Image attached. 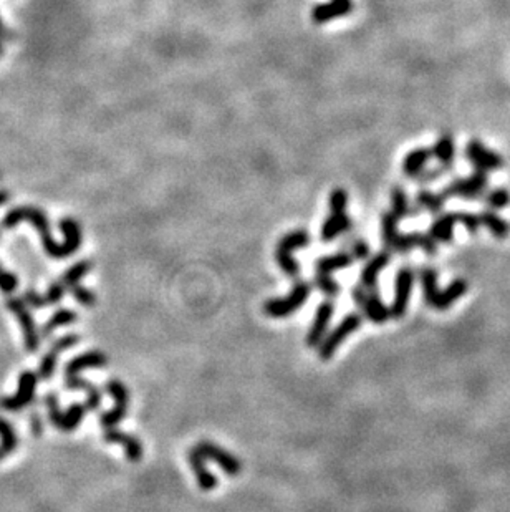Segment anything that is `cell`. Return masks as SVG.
I'll return each instance as SVG.
<instances>
[{"mask_svg":"<svg viewBox=\"0 0 510 512\" xmlns=\"http://www.w3.org/2000/svg\"><path fill=\"white\" fill-rule=\"evenodd\" d=\"M30 222L35 227L40 235V241L43 244V249L53 259H65L70 257L80 249L81 244V229L80 224L73 217H65L60 222V229L65 235V241L59 244L52 237L50 222H48L47 214L42 209L35 206H19L15 209L9 211L6 217L2 219L3 229H12L20 222Z\"/></svg>","mask_w":510,"mask_h":512,"instance_id":"cell-1","label":"cell"},{"mask_svg":"<svg viewBox=\"0 0 510 512\" xmlns=\"http://www.w3.org/2000/svg\"><path fill=\"white\" fill-rule=\"evenodd\" d=\"M310 244V234L307 231L299 229V231H292V233L285 234L284 237L280 239L279 244H277L275 249V259L277 264L288 277L295 279L297 275L300 274V266L295 259L292 257V252L297 249H301V247L308 246Z\"/></svg>","mask_w":510,"mask_h":512,"instance_id":"cell-2","label":"cell"},{"mask_svg":"<svg viewBox=\"0 0 510 512\" xmlns=\"http://www.w3.org/2000/svg\"><path fill=\"white\" fill-rule=\"evenodd\" d=\"M361 323H363V317L360 314H357V312L346 315L332 332L326 333L325 339L321 340V343L317 347L318 359L323 361L332 360L338 348L341 347V343H343V341L348 339L352 333L357 332L358 328L361 327Z\"/></svg>","mask_w":510,"mask_h":512,"instance_id":"cell-3","label":"cell"},{"mask_svg":"<svg viewBox=\"0 0 510 512\" xmlns=\"http://www.w3.org/2000/svg\"><path fill=\"white\" fill-rule=\"evenodd\" d=\"M310 292H312V286L308 282H297L287 297L267 300L264 303V314L272 319H287L307 302Z\"/></svg>","mask_w":510,"mask_h":512,"instance_id":"cell-4","label":"cell"},{"mask_svg":"<svg viewBox=\"0 0 510 512\" xmlns=\"http://www.w3.org/2000/svg\"><path fill=\"white\" fill-rule=\"evenodd\" d=\"M487 173L484 171L476 169L471 176L467 178H459V180H454L452 182H449L446 188L443 189L440 196H443L444 201L451 198H458V199H466V201H474V199L482 198V194L487 189Z\"/></svg>","mask_w":510,"mask_h":512,"instance_id":"cell-5","label":"cell"},{"mask_svg":"<svg viewBox=\"0 0 510 512\" xmlns=\"http://www.w3.org/2000/svg\"><path fill=\"white\" fill-rule=\"evenodd\" d=\"M105 388H106V392L113 396V400H115V406H113V409H109V412H106L100 416V425L103 426L105 429H108V428H115L118 423L123 421L126 418V414H128L129 392L123 381L116 380V378L106 381Z\"/></svg>","mask_w":510,"mask_h":512,"instance_id":"cell-6","label":"cell"},{"mask_svg":"<svg viewBox=\"0 0 510 512\" xmlns=\"http://www.w3.org/2000/svg\"><path fill=\"white\" fill-rule=\"evenodd\" d=\"M36 383H39V375L36 373L30 372V370L20 373L17 393L12 396L0 398V409L15 413L25 408L27 405H30L35 398Z\"/></svg>","mask_w":510,"mask_h":512,"instance_id":"cell-7","label":"cell"},{"mask_svg":"<svg viewBox=\"0 0 510 512\" xmlns=\"http://www.w3.org/2000/svg\"><path fill=\"white\" fill-rule=\"evenodd\" d=\"M6 306L9 310L17 317V320L20 322V327H22V333H23V343H25V348L28 352H36L40 347V332L36 330V325L34 317H32L30 310H28L27 303L23 302L22 299H7Z\"/></svg>","mask_w":510,"mask_h":512,"instance_id":"cell-8","label":"cell"},{"mask_svg":"<svg viewBox=\"0 0 510 512\" xmlns=\"http://www.w3.org/2000/svg\"><path fill=\"white\" fill-rule=\"evenodd\" d=\"M399 219L393 213H385L381 217V237L385 246L390 250L399 252V254H406V252L414 249V239L413 233L411 234H401L398 229Z\"/></svg>","mask_w":510,"mask_h":512,"instance_id":"cell-9","label":"cell"},{"mask_svg":"<svg viewBox=\"0 0 510 512\" xmlns=\"http://www.w3.org/2000/svg\"><path fill=\"white\" fill-rule=\"evenodd\" d=\"M467 161L474 166L476 169L491 173V171H499L504 166V160L499 153L492 151L485 146L480 140H471L464 149Z\"/></svg>","mask_w":510,"mask_h":512,"instance_id":"cell-10","label":"cell"},{"mask_svg":"<svg viewBox=\"0 0 510 512\" xmlns=\"http://www.w3.org/2000/svg\"><path fill=\"white\" fill-rule=\"evenodd\" d=\"M353 300L357 302V306L365 312V315L368 317L373 323H386L390 320V308L381 302L376 292H370L363 287H353Z\"/></svg>","mask_w":510,"mask_h":512,"instance_id":"cell-11","label":"cell"},{"mask_svg":"<svg viewBox=\"0 0 510 512\" xmlns=\"http://www.w3.org/2000/svg\"><path fill=\"white\" fill-rule=\"evenodd\" d=\"M195 448H198V451L202 454L204 458L211 459L212 462H215V465H217L220 469L227 474V476L235 478L242 473V462H240L234 454L229 453V451L222 449L219 445H215V442L201 441V442H198Z\"/></svg>","mask_w":510,"mask_h":512,"instance_id":"cell-12","label":"cell"},{"mask_svg":"<svg viewBox=\"0 0 510 512\" xmlns=\"http://www.w3.org/2000/svg\"><path fill=\"white\" fill-rule=\"evenodd\" d=\"M414 284V272L410 267H403L396 274L394 282V299L393 306L390 308V314L393 319H403L406 315L407 303L411 299V290Z\"/></svg>","mask_w":510,"mask_h":512,"instance_id":"cell-13","label":"cell"},{"mask_svg":"<svg viewBox=\"0 0 510 512\" xmlns=\"http://www.w3.org/2000/svg\"><path fill=\"white\" fill-rule=\"evenodd\" d=\"M78 341H80V337L76 335V333H68V335L60 337L59 340L53 341L52 347L48 348L47 353H45L43 359L40 360L39 376L42 378V380H50V378L55 375V370H56V363H59L60 353L68 350V348L75 347Z\"/></svg>","mask_w":510,"mask_h":512,"instance_id":"cell-14","label":"cell"},{"mask_svg":"<svg viewBox=\"0 0 510 512\" xmlns=\"http://www.w3.org/2000/svg\"><path fill=\"white\" fill-rule=\"evenodd\" d=\"M333 314H334V306H333V302H330V300H325V302H321L320 306H318L315 319H313L312 327H310V330L307 333V339H305L307 347L317 348L318 345L321 343V340L325 339L326 332H328V325H330V320H332Z\"/></svg>","mask_w":510,"mask_h":512,"instance_id":"cell-15","label":"cell"},{"mask_svg":"<svg viewBox=\"0 0 510 512\" xmlns=\"http://www.w3.org/2000/svg\"><path fill=\"white\" fill-rule=\"evenodd\" d=\"M103 440L106 442H116V445L123 446L125 454H126V458H128L129 462H140L141 461L142 445L136 436H133V434L120 431V429H115V428H108L103 434Z\"/></svg>","mask_w":510,"mask_h":512,"instance_id":"cell-16","label":"cell"},{"mask_svg":"<svg viewBox=\"0 0 510 512\" xmlns=\"http://www.w3.org/2000/svg\"><path fill=\"white\" fill-rule=\"evenodd\" d=\"M353 12L352 0H330L328 3H320L312 10V20L315 23H326L333 19L345 17Z\"/></svg>","mask_w":510,"mask_h":512,"instance_id":"cell-17","label":"cell"},{"mask_svg":"<svg viewBox=\"0 0 510 512\" xmlns=\"http://www.w3.org/2000/svg\"><path fill=\"white\" fill-rule=\"evenodd\" d=\"M187 461H189L191 467H193L195 481H198V484L202 491H206L207 493V491H214L215 487H217L219 484L217 478H215L214 474L207 469L206 458L199 453L198 448H193L189 453H187Z\"/></svg>","mask_w":510,"mask_h":512,"instance_id":"cell-18","label":"cell"},{"mask_svg":"<svg viewBox=\"0 0 510 512\" xmlns=\"http://www.w3.org/2000/svg\"><path fill=\"white\" fill-rule=\"evenodd\" d=\"M108 365V356L100 350H92L83 353V355L75 356L65 365V376L80 375V372L89 368H103Z\"/></svg>","mask_w":510,"mask_h":512,"instance_id":"cell-19","label":"cell"},{"mask_svg":"<svg viewBox=\"0 0 510 512\" xmlns=\"http://www.w3.org/2000/svg\"><path fill=\"white\" fill-rule=\"evenodd\" d=\"M390 261H391V254L386 250L378 252L373 259H370V262L366 264L361 270V287L370 292H376L379 272L385 269V267H387Z\"/></svg>","mask_w":510,"mask_h":512,"instance_id":"cell-20","label":"cell"},{"mask_svg":"<svg viewBox=\"0 0 510 512\" xmlns=\"http://www.w3.org/2000/svg\"><path fill=\"white\" fill-rule=\"evenodd\" d=\"M467 287H469L467 280H464V279L452 280L446 288H443V290L438 292V295H436L434 302L431 303V307L436 308V310H447L449 307L454 306L460 297L466 294Z\"/></svg>","mask_w":510,"mask_h":512,"instance_id":"cell-21","label":"cell"},{"mask_svg":"<svg viewBox=\"0 0 510 512\" xmlns=\"http://www.w3.org/2000/svg\"><path fill=\"white\" fill-rule=\"evenodd\" d=\"M352 229V219L348 217L346 213H330V216L325 219L323 226H321V241L332 242L338 235L348 233Z\"/></svg>","mask_w":510,"mask_h":512,"instance_id":"cell-22","label":"cell"},{"mask_svg":"<svg viewBox=\"0 0 510 512\" xmlns=\"http://www.w3.org/2000/svg\"><path fill=\"white\" fill-rule=\"evenodd\" d=\"M65 388L81 390V392L87 393V403H85V406H87L88 412H96V409L100 408L101 392L100 388L95 387L93 383H89V381L83 380V378H80L78 375L65 376Z\"/></svg>","mask_w":510,"mask_h":512,"instance_id":"cell-23","label":"cell"},{"mask_svg":"<svg viewBox=\"0 0 510 512\" xmlns=\"http://www.w3.org/2000/svg\"><path fill=\"white\" fill-rule=\"evenodd\" d=\"M458 224V213H446V214H439V217L432 222L431 229H429V235L434 239L436 242H443V244H449L452 242L454 239V227Z\"/></svg>","mask_w":510,"mask_h":512,"instance_id":"cell-24","label":"cell"},{"mask_svg":"<svg viewBox=\"0 0 510 512\" xmlns=\"http://www.w3.org/2000/svg\"><path fill=\"white\" fill-rule=\"evenodd\" d=\"M431 151L432 158L438 160L439 166H443V168H446L447 171L451 169L456 161V143L451 133L444 131L443 135L438 138V141H436L434 148H432Z\"/></svg>","mask_w":510,"mask_h":512,"instance_id":"cell-25","label":"cell"},{"mask_svg":"<svg viewBox=\"0 0 510 512\" xmlns=\"http://www.w3.org/2000/svg\"><path fill=\"white\" fill-rule=\"evenodd\" d=\"M432 158L429 148H416L410 151L403 160V173L407 178H418L426 169L427 162Z\"/></svg>","mask_w":510,"mask_h":512,"instance_id":"cell-26","label":"cell"},{"mask_svg":"<svg viewBox=\"0 0 510 512\" xmlns=\"http://www.w3.org/2000/svg\"><path fill=\"white\" fill-rule=\"evenodd\" d=\"M477 217H479L480 226L487 227V229L492 233L493 237H497V239H507L509 237L510 224L507 221H505L504 217H500L499 214L496 213V211L485 209Z\"/></svg>","mask_w":510,"mask_h":512,"instance_id":"cell-27","label":"cell"},{"mask_svg":"<svg viewBox=\"0 0 510 512\" xmlns=\"http://www.w3.org/2000/svg\"><path fill=\"white\" fill-rule=\"evenodd\" d=\"M352 264H353L352 254H348V252H338V254L326 255V257L318 259L315 264V269H317V274L330 275L332 272L345 269V267H350Z\"/></svg>","mask_w":510,"mask_h":512,"instance_id":"cell-28","label":"cell"},{"mask_svg":"<svg viewBox=\"0 0 510 512\" xmlns=\"http://www.w3.org/2000/svg\"><path fill=\"white\" fill-rule=\"evenodd\" d=\"M76 320H78V315H76L75 310H70V308H60V310H56L55 314L48 319V322L43 325L40 337H50L59 327L72 325L75 323Z\"/></svg>","mask_w":510,"mask_h":512,"instance_id":"cell-29","label":"cell"},{"mask_svg":"<svg viewBox=\"0 0 510 512\" xmlns=\"http://www.w3.org/2000/svg\"><path fill=\"white\" fill-rule=\"evenodd\" d=\"M391 207H393L391 213H393L398 219L416 216L413 207H411L410 201H407L406 191L403 189L401 186H396V188L391 189Z\"/></svg>","mask_w":510,"mask_h":512,"instance_id":"cell-30","label":"cell"},{"mask_svg":"<svg viewBox=\"0 0 510 512\" xmlns=\"http://www.w3.org/2000/svg\"><path fill=\"white\" fill-rule=\"evenodd\" d=\"M444 199L440 194L432 193L429 189H421L418 194H416V204H418L419 209L427 211L431 214H440L444 209Z\"/></svg>","mask_w":510,"mask_h":512,"instance_id":"cell-31","label":"cell"},{"mask_svg":"<svg viewBox=\"0 0 510 512\" xmlns=\"http://www.w3.org/2000/svg\"><path fill=\"white\" fill-rule=\"evenodd\" d=\"M87 406L81 405V403H73L70 408H68V412L63 413L62 416V423H60V431L63 433H70L73 431V429H76L78 426L81 425V421H83L85 414H87Z\"/></svg>","mask_w":510,"mask_h":512,"instance_id":"cell-32","label":"cell"},{"mask_svg":"<svg viewBox=\"0 0 510 512\" xmlns=\"http://www.w3.org/2000/svg\"><path fill=\"white\" fill-rule=\"evenodd\" d=\"M19 446V438L17 433H15L14 426L10 425L6 418L0 416V449L6 456L14 453Z\"/></svg>","mask_w":510,"mask_h":512,"instance_id":"cell-33","label":"cell"},{"mask_svg":"<svg viewBox=\"0 0 510 512\" xmlns=\"http://www.w3.org/2000/svg\"><path fill=\"white\" fill-rule=\"evenodd\" d=\"M92 267H93V264L89 262V261H87V259H85V261H80V262L73 264L70 269L65 272L63 277H62V280H60V282L63 284L67 290H70V288L73 286L80 284V280L83 279L89 270H92Z\"/></svg>","mask_w":510,"mask_h":512,"instance_id":"cell-34","label":"cell"},{"mask_svg":"<svg viewBox=\"0 0 510 512\" xmlns=\"http://www.w3.org/2000/svg\"><path fill=\"white\" fill-rule=\"evenodd\" d=\"M421 287H423V295L424 300H426L427 306L431 307V303L434 302L436 295H438L439 287H438V274H436L434 269L431 267H426V269L421 270Z\"/></svg>","mask_w":510,"mask_h":512,"instance_id":"cell-35","label":"cell"},{"mask_svg":"<svg viewBox=\"0 0 510 512\" xmlns=\"http://www.w3.org/2000/svg\"><path fill=\"white\" fill-rule=\"evenodd\" d=\"M482 199L489 209H492V211L504 209V207H507L510 204V193H509V189H505V188H496V189L489 191V193H484Z\"/></svg>","mask_w":510,"mask_h":512,"instance_id":"cell-36","label":"cell"},{"mask_svg":"<svg viewBox=\"0 0 510 512\" xmlns=\"http://www.w3.org/2000/svg\"><path fill=\"white\" fill-rule=\"evenodd\" d=\"M45 405H47V412H48V420L55 428H60V423H62V416L63 412L60 409V401L59 396H56L55 392H48L45 395Z\"/></svg>","mask_w":510,"mask_h":512,"instance_id":"cell-37","label":"cell"},{"mask_svg":"<svg viewBox=\"0 0 510 512\" xmlns=\"http://www.w3.org/2000/svg\"><path fill=\"white\" fill-rule=\"evenodd\" d=\"M330 213H346V206H348V193L345 189L337 188L330 194Z\"/></svg>","mask_w":510,"mask_h":512,"instance_id":"cell-38","label":"cell"},{"mask_svg":"<svg viewBox=\"0 0 510 512\" xmlns=\"http://www.w3.org/2000/svg\"><path fill=\"white\" fill-rule=\"evenodd\" d=\"M315 286L318 287V290H321L325 295H328V297H337L338 294H340V284H338L334 279L330 277V275L315 274Z\"/></svg>","mask_w":510,"mask_h":512,"instance_id":"cell-39","label":"cell"},{"mask_svg":"<svg viewBox=\"0 0 510 512\" xmlns=\"http://www.w3.org/2000/svg\"><path fill=\"white\" fill-rule=\"evenodd\" d=\"M70 292H72V295L75 297L76 302H78L80 306H83V307H93L96 303V295L93 294V292L89 290V288L80 286V284L73 286L70 288Z\"/></svg>","mask_w":510,"mask_h":512,"instance_id":"cell-40","label":"cell"},{"mask_svg":"<svg viewBox=\"0 0 510 512\" xmlns=\"http://www.w3.org/2000/svg\"><path fill=\"white\" fill-rule=\"evenodd\" d=\"M65 292H67V288H65V286L62 282H53L50 287H48L47 294L42 295V300H43V307H48V306H55V303H59L60 300L63 299Z\"/></svg>","mask_w":510,"mask_h":512,"instance_id":"cell-41","label":"cell"},{"mask_svg":"<svg viewBox=\"0 0 510 512\" xmlns=\"http://www.w3.org/2000/svg\"><path fill=\"white\" fill-rule=\"evenodd\" d=\"M413 239H414V247H418V249L426 252L427 255H436V252H438V246H436V241L431 237L429 234L413 233Z\"/></svg>","mask_w":510,"mask_h":512,"instance_id":"cell-42","label":"cell"},{"mask_svg":"<svg viewBox=\"0 0 510 512\" xmlns=\"http://www.w3.org/2000/svg\"><path fill=\"white\" fill-rule=\"evenodd\" d=\"M446 173H447L446 168H443V166H436V168L424 169L423 173L416 178V180H418L419 184H431V182L440 180V178H443Z\"/></svg>","mask_w":510,"mask_h":512,"instance_id":"cell-43","label":"cell"},{"mask_svg":"<svg viewBox=\"0 0 510 512\" xmlns=\"http://www.w3.org/2000/svg\"><path fill=\"white\" fill-rule=\"evenodd\" d=\"M458 224H463L471 234H476L480 227L479 217L472 213H458Z\"/></svg>","mask_w":510,"mask_h":512,"instance_id":"cell-44","label":"cell"},{"mask_svg":"<svg viewBox=\"0 0 510 512\" xmlns=\"http://www.w3.org/2000/svg\"><path fill=\"white\" fill-rule=\"evenodd\" d=\"M352 255L353 259H360V261H363V259H366L370 255V246L366 244L365 241H354L352 244Z\"/></svg>","mask_w":510,"mask_h":512,"instance_id":"cell-45","label":"cell"},{"mask_svg":"<svg viewBox=\"0 0 510 512\" xmlns=\"http://www.w3.org/2000/svg\"><path fill=\"white\" fill-rule=\"evenodd\" d=\"M30 429H32V433H34L35 438L42 436V433H43V420H42V416H40V414H36V413L32 414V418H30Z\"/></svg>","mask_w":510,"mask_h":512,"instance_id":"cell-46","label":"cell"},{"mask_svg":"<svg viewBox=\"0 0 510 512\" xmlns=\"http://www.w3.org/2000/svg\"><path fill=\"white\" fill-rule=\"evenodd\" d=\"M10 199V193L7 189H0V206L7 204Z\"/></svg>","mask_w":510,"mask_h":512,"instance_id":"cell-47","label":"cell"},{"mask_svg":"<svg viewBox=\"0 0 510 512\" xmlns=\"http://www.w3.org/2000/svg\"><path fill=\"white\" fill-rule=\"evenodd\" d=\"M3 35H6V28H3L2 20H0V55L3 54Z\"/></svg>","mask_w":510,"mask_h":512,"instance_id":"cell-48","label":"cell"},{"mask_svg":"<svg viewBox=\"0 0 510 512\" xmlns=\"http://www.w3.org/2000/svg\"><path fill=\"white\" fill-rule=\"evenodd\" d=\"M7 456H6V454H3L2 453V449H0V461H3V459H6Z\"/></svg>","mask_w":510,"mask_h":512,"instance_id":"cell-49","label":"cell"},{"mask_svg":"<svg viewBox=\"0 0 510 512\" xmlns=\"http://www.w3.org/2000/svg\"><path fill=\"white\" fill-rule=\"evenodd\" d=\"M3 274V269H2V267H0V275H2Z\"/></svg>","mask_w":510,"mask_h":512,"instance_id":"cell-50","label":"cell"}]
</instances>
